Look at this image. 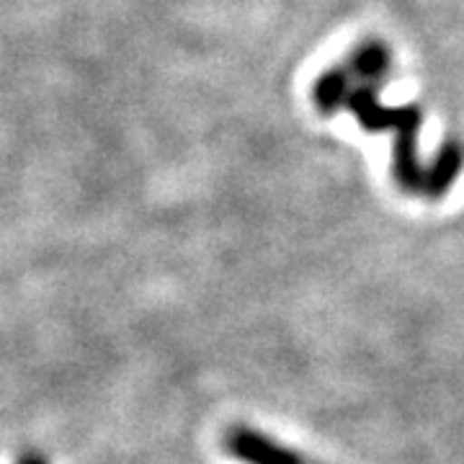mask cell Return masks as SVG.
I'll return each instance as SVG.
<instances>
[{
	"instance_id": "obj_1",
	"label": "cell",
	"mask_w": 464,
	"mask_h": 464,
	"mask_svg": "<svg viewBox=\"0 0 464 464\" xmlns=\"http://www.w3.org/2000/svg\"><path fill=\"white\" fill-rule=\"evenodd\" d=\"M222 447L230 457L246 464H315L304 454L284 447L271 436L248 429V426H232L230 431L225 433Z\"/></svg>"
},
{
	"instance_id": "obj_2",
	"label": "cell",
	"mask_w": 464,
	"mask_h": 464,
	"mask_svg": "<svg viewBox=\"0 0 464 464\" xmlns=\"http://www.w3.org/2000/svg\"><path fill=\"white\" fill-rule=\"evenodd\" d=\"M16 464H50L47 462V457L42 454V451H24L21 457H18V462Z\"/></svg>"
}]
</instances>
